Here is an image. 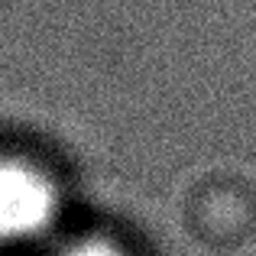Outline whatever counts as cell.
Masks as SVG:
<instances>
[{"mask_svg":"<svg viewBox=\"0 0 256 256\" xmlns=\"http://www.w3.org/2000/svg\"><path fill=\"white\" fill-rule=\"evenodd\" d=\"M49 256H126L124 246H117L114 240H104V237H75V240H65L58 244Z\"/></svg>","mask_w":256,"mask_h":256,"instance_id":"7a4b0ae2","label":"cell"},{"mask_svg":"<svg viewBox=\"0 0 256 256\" xmlns=\"http://www.w3.org/2000/svg\"><path fill=\"white\" fill-rule=\"evenodd\" d=\"M62 218L56 178L26 156H0V246L42 244Z\"/></svg>","mask_w":256,"mask_h":256,"instance_id":"6da1fadb","label":"cell"}]
</instances>
